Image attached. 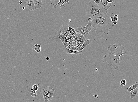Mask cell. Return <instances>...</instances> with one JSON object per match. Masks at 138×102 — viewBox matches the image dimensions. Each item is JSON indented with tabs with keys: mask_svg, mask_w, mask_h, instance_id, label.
Wrapping results in <instances>:
<instances>
[{
	"mask_svg": "<svg viewBox=\"0 0 138 102\" xmlns=\"http://www.w3.org/2000/svg\"><path fill=\"white\" fill-rule=\"evenodd\" d=\"M71 38L72 39V40L75 43V44H77V40L76 39L75 36H73L72 35L71 36Z\"/></svg>",
	"mask_w": 138,
	"mask_h": 102,
	"instance_id": "obj_25",
	"label": "cell"
},
{
	"mask_svg": "<svg viewBox=\"0 0 138 102\" xmlns=\"http://www.w3.org/2000/svg\"><path fill=\"white\" fill-rule=\"evenodd\" d=\"M107 1L109 3H112L113 2H115V1H113V0H107Z\"/></svg>",
	"mask_w": 138,
	"mask_h": 102,
	"instance_id": "obj_31",
	"label": "cell"
},
{
	"mask_svg": "<svg viewBox=\"0 0 138 102\" xmlns=\"http://www.w3.org/2000/svg\"><path fill=\"white\" fill-rule=\"evenodd\" d=\"M51 1H52V2H54L56 0H50Z\"/></svg>",
	"mask_w": 138,
	"mask_h": 102,
	"instance_id": "obj_35",
	"label": "cell"
},
{
	"mask_svg": "<svg viewBox=\"0 0 138 102\" xmlns=\"http://www.w3.org/2000/svg\"><path fill=\"white\" fill-rule=\"evenodd\" d=\"M31 95L33 97H35L37 95L36 91L34 90H33V91H32V93H31Z\"/></svg>",
	"mask_w": 138,
	"mask_h": 102,
	"instance_id": "obj_24",
	"label": "cell"
},
{
	"mask_svg": "<svg viewBox=\"0 0 138 102\" xmlns=\"http://www.w3.org/2000/svg\"><path fill=\"white\" fill-rule=\"evenodd\" d=\"M111 21L113 22H117L118 20V16L117 15H116L114 16H113L110 18Z\"/></svg>",
	"mask_w": 138,
	"mask_h": 102,
	"instance_id": "obj_20",
	"label": "cell"
},
{
	"mask_svg": "<svg viewBox=\"0 0 138 102\" xmlns=\"http://www.w3.org/2000/svg\"><path fill=\"white\" fill-rule=\"evenodd\" d=\"M69 41H70L71 44H72V45H73L74 46L76 47H77V44H75V43L72 40L71 38L69 40Z\"/></svg>",
	"mask_w": 138,
	"mask_h": 102,
	"instance_id": "obj_23",
	"label": "cell"
},
{
	"mask_svg": "<svg viewBox=\"0 0 138 102\" xmlns=\"http://www.w3.org/2000/svg\"><path fill=\"white\" fill-rule=\"evenodd\" d=\"M113 15L112 13L107 12L92 19L91 21L92 27L97 34H99L101 33L106 35L109 34V30L113 28V22L110 19Z\"/></svg>",
	"mask_w": 138,
	"mask_h": 102,
	"instance_id": "obj_1",
	"label": "cell"
},
{
	"mask_svg": "<svg viewBox=\"0 0 138 102\" xmlns=\"http://www.w3.org/2000/svg\"><path fill=\"white\" fill-rule=\"evenodd\" d=\"M70 0H59V2L57 4H56L54 5V7H53V8H55L57 5H60V7H59V9L61 8L63 6L65 7V6L63 4L64 3L68 4H69V1Z\"/></svg>",
	"mask_w": 138,
	"mask_h": 102,
	"instance_id": "obj_11",
	"label": "cell"
},
{
	"mask_svg": "<svg viewBox=\"0 0 138 102\" xmlns=\"http://www.w3.org/2000/svg\"><path fill=\"white\" fill-rule=\"evenodd\" d=\"M68 30L69 32H70L72 31H75V30L74 29L71 27V26H70V25H68Z\"/></svg>",
	"mask_w": 138,
	"mask_h": 102,
	"instance_id": "obj_26",
	"label": "cell"
},
{
	"mask_svg": "<svg viewBox=\"0 0 138 102\" xmlns=\"http://www.w3.org/2000/svg\"><path fill=\"white\" fill-rule=\"evenodd\" d=\"M84 41L82 40H77V44H83Z\"/></svg>",
	"mask_w": 138,
	"mask_h": 102,
	"instance_id": "obj_28",
	"label": "cell"
},
{
	"mask_svg": "<svg viewBox=\"0 0 138 102\" xmlns=\"http://www.w3.org/2000/svg\"><path fill=\"white\" fill-rule=\"evenodd\" d=\"M92 41L91 40L88 39L84 41V43L82 44V45L80 48L79 49V51H82L83 49L87 45H89V44H91Z\"/></svg>",
	"mask_w": 138,
	"mask_h": 102,
	"instance_id": "obj_14",
	"label": "cell"
},
{
	"mask_svg": "<svg viewBox=\"0 0 138 102\" xmlns=\"http://www.w3.org/2000/svg\"><path fill=\"white\" fill-rule=\"evenodd\" d=\"M46 60L47 61H49L50 60V58L49 57H47L46 58Z\"/></svg>",
	"mask_w": 138,
	"mask_h": 102,
	"instance_id": "obj_33",
	"label": "cell"
},
{
	"mask_svg": "<svg viewBox=\"0 0 138 102\" xmlns=\"http://www.w3.org/2000/svg\"><path fill=\"white\" fill-rule=\"evenodd\" d=\"M93 0L97 4H99L100 1V0Z\"/></svg>",
	"mask_w": 138,
	"mask_h": 102,
	"instance_id": "obj_30",
	"label": "cell"
},
{
	"mask_svg": "<svg viewBox=\"0 0 138 102\" xmlns=\"http://www.w3.org/2000/svg\"><path fill=\"white\" fill-rule=\"evenodd\" d=\"M71 38V37L67 35H66V36H65V39H65V40H67L69 41L70 40Z\"/></svg>",
	"mask_w": 138,
	"mask_h": 102,
	"instance_id": "obj_27",
	"label": "cell"
},
{
	"mask_svg": "<svg viewBox=\"0 0 138 102\" xmlns=\"http://www.w3.org/2000/svg\"><path fill=\"white\" fill-rule=\"evenodd\" d=\"M113 0L114 1V0Z\"/></svg>",
	"mask_w": 138,
	"mask_h": 102,
	"instance_id": "obj_38",
	"label": "cell"
},
{
	"mask_svg": "<svg viewBox=\"0 0 138 102\" xmlns=\"http://www.w3.org/2000/svg\"><path fill=\"white\" fill-rule=\"evenodd\" d=\"M25 4L27 8L31 11H34L36 9L33 0H26Z\"/></svg>",
	"mask_w": 138,
	"mask_h": 102,
	"instance_id": "obj_8",
	"label": "cell"
},
{
	"mask_svg": "<svg viewBox=\"0 0 138 102\" xmlns=\"http://www.w3.org/2000/svg\"><path fill=\"white\" fill-rule=\"evenodd\" d=\"M54 92V90L52 88L50 87L49 92H48L47 94L48 95L49 100V101H51L52 100L53 96V93Z\"/></svg>",
	"mask_w": 138,
	"mask_h": 102,
	"instance_id": "obj_15",
	"label": "cell"
},
{
	"mask_svg": "<svg viewBox=\"0 0 138 102\" xmlns=\"http://www.w3.org/2000/svg\"><path fill=\"white\" fill-rule=\"evenodd\" d=\"M93 96H94V97H95V98H98V96H97V95H96V94H94L93 95Z\"/></svg>",
	"mask_w": 138,
	"mask_h": 102,
	"instance_id": "obj_32",
	"label": "cell"
},
{
	"mask_svg": "<svg viewBox=\"0 0 138 102\" xmlns=\"http://www.w3.org/2000/svg\"><path fill=\"white\" fill-rule=\"evenodd\" d=\"M99 4L103 7L107 11L109 8L111 6L112 3H109L107 0H100Z\"/></svg>",
	"mask_w": 138,
	"mask_h": 102,
	"instance_id": "obj_9",
	"label": "cell"
},
{
	"mask_svg": "<svg viewBox=\"0 0 138 102\" xmlns=\"http://www.w3.org/2000/svg\"><path fill=\"white\" fill-rule=\"evenodd\" d=\"M124 47V46H122L120 43L111 44L108 47L107 51L113 54L116 55L119 54L126 55V52H122L125 50Z\"/></svg>",
	"mask_w": 138,
	"mask_h": 102,
	"instance_id": "obj_5",
	"label": "cell"
},
{
	"mask_svg": "<svg viewBox=\"0 0 138 102\" xmlns=\"http://www.w3.org/2000/svg\"><path fill=\"white\" fill-rule=\"evenodd\" d=\"M126 83V81L125 80H124V79H122V80H121V81H120V84H121V85H122V86H125Z\"/></svg>",
	"mask_w": 138,
	"mask_h": 102,
	"instance_id": "obj_21",
	"label": "cell"
},
{
	"mask_svg": "<svg viewBox=\"0 0 138 102\" xmlns=\"http://www.w3.org/2000/svg\"><path fill=\"white\" fill-rule=\"evenodd\" d=\"M130 93V96L131 99H135L137 98L138 95V87L131 91Z\"/></svg>",
	"mask_w": 138,
	"mask_h": 102,
	"instance_id": "obj_10",
	"label": "cell"
},
{
	"mask_svg": "<svg viewBox=\"0 0 138 102\" xmlns=\"http://www.w3.org/2000/svg\"><path fill=\"white\" fill-rule=\"evenodd\" d=\"M22 1H20V2H19V4H22Z\"/></svg>",
	"mask_w": 138,
	"mask_h": 102,
	"instance_id": "obj_34",
	"label": "cell"
},
{
	"mask_svg": "<svg viewBox=\"0 0 138 102\" xmlns=\"http://www.w3.org/2000/svg\"><path fill=\"white\" fill-rule=\"evenodd\" d=\"M32 88H33V90L36 91L38 89L39 87L37 85L34 84Z\"/></svg>",
	"mask_w": 138,
	"mask_h": 102,
	"instance_id": "obj_22",
	"label": "cell"
},
{
	"mask_svg": "<svg viewBox=\"0 0 138 102\" xmlns=\"http://www.w3.org/2000/svg\"><path fill=\"white\" fill-rule=\"evenodd\" d=\"M75 36L77 40H82L85 41L86 40L85 37L82 35L79 34V33H77L75 35Z\"/></svg>",
	"mask_w": 138,
	"mask_h": 102,
	"instance_id": "obj_17",
	"label": "cell"
},
{
	"mask_svg": "<svg viewBox=\"0 0 138 102\" xmlns=\"http://www.w3.org/2000/svg\"><path fill=\"white\" fill-rule=\"evenodd\" d=\"M22 9L24 10V9H25V7H23V8H22Z\"/></svg>",
	"mask_w": 138,
	"mask_h": 102,
	"instance_id": "obj_37",
	"label": "cell"
},
{
	"mask_svg": "<svg viewBox=\"0 0 138 102\" xmlns=\"http://www.w3.org/2000/svg\"><path fill=\"white\" fill-rule=\"evenodd\" d=\"M88 22L87 25L85 27L79 26L75 30V31L77 33L82 35L86 39L88 38L89 33L92 29V21H89Z\"/></svg>",
	"mask_w": 138,
	"mask_h": 102,
	"instance_id": "obj_6",
	"label": "cell"
},
{
	"mask_svg": "<svg viewBox=\"0 0 138 102\" xmlns=\"http://www.w3.org/2000/svg\"><path fill=\"white\" fill-rule=\"evenodd\" d=\"M65 52L67 54H74L77 55L81 54L82 51H74V50L69 49L67 48H65Z\"/></svg>",
	"mask_w": 138,
	"mask_h": 102,
	"instance_id": "obj_12",
	"label": "cell"
},
{
	"mask_svg": "<svg viewBox=\"0 0 138 102\" xmlns=\"http://www.w3.org/2000/svg\"><path fill=\"white\" fill-rule=\"evenodd\" d=\"M68 24H63L62 26L56 33L55 35L49 37V40L52 41L55 40L65 39L67 33L69 32L68 30Z\"/></svg>",
	"mask_w": 138,
	"mask_h": 102,
	"instance_id": "obj_4",
	"label": "cell"
},
{
	"mask_svg": "<svg viewBox=\"0 0 138 102\" xmlns=\"http://www.w3.org/2000/svg\"><path fill=\"white\" fill-rule=\"evenodd\" d=\"M35 9H39L43 5L42 0H33Z\"/></svg>",
	"mask_w": 138,
	"mask_h": 102,
	"instance_id": "obj_13",
	"label": "cell"
},
{
	"mask_svg": "<svg viewBox=\"0 0 138 102\" xmlns=\"http://www.w3.org/2000/svg\"><path fill=\"white\" fill-rule=\"evenodd\" d=\"M60 40H61L62 43L63 44L65 48H67L69 49L74 50V51H79L78 48L74 46L69 41L63 39H61Z\"/></svg>",
	"mask_w": 138,
	"mask_h": 102,
	"instance_id": "obj_7",
	"label": "cell"
},
{
	"mask_svg": "<svg viewBox=\"0 0 138 102\" xmlns=\"http://www.w3.org/2000/svg\"><path fill=\"white\" fill-rule=\"evenodd\" d=\"M88 5L86 9L88 18L92 19L99 15L108 12L99 4H96L93 0H88Z\"/></svg>",
	"mask_w": 138,
	"mask_h": 102,
	"instance_id": "obj_2",
	"label": "cell"
},
{
	"mask_svg": "<svg viewBox=\"0 0 138 102\" xmlns=\"http://www.w3.org/2000/svg\"><path fill=\"white\" fill-rule=\"evenodd\" d=\"M138 87V82H136L134 85H132L129 88L127 89V91L128 92H130L133 90L135 89Z\"/></svg>",
	"mask_w": 138,
	"mask_h": 102,
	"instance_id": "obj_19",
	"label": "cell"
},
{
	"mask_svg": "<svg viewBox=\"0 0 138 102\" xmlns=\"http://www.w3.org/2000/svg\"><path fill=\"white\" fill-rule=\"evenodd\" d=\"M50 86H47L45 88L40 90V92L42 95L43 96H44L45 95L47 94L50 89Z\"/></svg>",
	"mask_w": 138,
	"mask_h": 102,
	"instance_id": "obj_18",
	"label": "cell"
},
{
	"mask_svg": "<svg viewBox=\"0 0 138 102\" xmlns=\"http://www.w3.org/2000/svg\"><path fill=\"white\" fill-rule=\"evenodd\" d=\"M95 70L96 71H98V69H95Z\"/></svg>",
	"mask_w": 138,
	"mask_h": 102,
	"instance_id": "obj_36",
	"label": "cell"
},
{
	"mask_svg": "<svg viewBox=\"0 0 138 102\" xmlns=\"http://www.w3.org/2000/svg\"><path fill=\"white\" fill-rule=\"evenodd\" d=\"M41 45L35 44L33 47V49H34L37 53H40L41 52Z\"/></svg>",
	"mask_w": 138,
	"mask_h": 102,
	"instance_id": "obj_16",
	"label": "cell"
},
{
	"mask_svg": "<svg viewBox=\"0 0 138 102\" xmlns=\"http://www.w3.org/2000/svg\"><path fill=\"white\" fill-rule=\"evenodd\" d=\"M70 33L73 36H75L76 34L77 33L75 31H72L70 32Z\"/></svg>",
	"mask_w": 138,
	"mask_h": 102,
	"instance_id": "obj_29",
	"label": "cell"
},
{
	"mask_svg": "<svg viewBox=\"0 0 138 102\" xmlns=\"http://www.w3.org/2000/svg\"><path fill=\"white\" fill-rule=\"evenodd\" d=\"M122 55H118L113 54L110 53H105L103 56L102 62L103 63L107 62L110 66H112L113 69L115 70L117 69L120 65V56Z\"/></svg>",
	"mask_w": 138,
	"mask_h": 102,
	"instance_id": "obj_3",
	"label": "cell"
}]
</instances>
